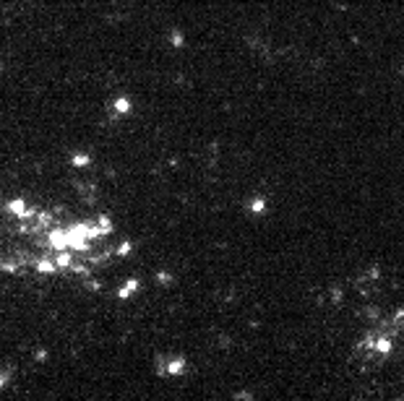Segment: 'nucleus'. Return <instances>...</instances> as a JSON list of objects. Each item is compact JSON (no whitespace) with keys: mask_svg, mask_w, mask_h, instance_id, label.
I'll list each match as a JSON object with an SVG mask.
<instances>
[{"mask_svg":"<svg viewBox=\"0 0 404 401\" xmlns=\"http://www.w3.org/2000/svg\"><path fill=\"white\" fill-rule=\"evenodd\" d=\"M138 289V281L136 279H131V281H125L123 286H120V292H118V297H120V300H128V297L133 294Z\"/></svg>","mask_w":404,"mask_h":401,"instance_id":"3","label":"nucleus"},{"mask_svg":"<svg viewBox=\"0 0 404 401\" xmlns=\"http://www.w3.org/2000/svg\"><path fill=\"white\" fill-rule=\"evenodd\" d=\"M170 42L175 44V47H180V44H183V34H180V31H172V34H170Z\"/></svg>","mask_w":404,"mask_h":401,"instance_id":"9","label":"nucleus"},{"mask_svg":"<svg viewBox=\"0 0 404 401\" xmlns=\"http://www.w3.org/2000/svg\"><path fill=\"white\" fill-rule=\"evenodd\" d=\"M131 248H133L131 243H120L118 248H115V256H128V253H131Z\"/></svg>","mask_w":404,"mask_h":401,"instance_id":"8","label":"nucleus"},{"mask_svg":"<svg viewBox=\"0 0 404 401\" xmlns=\"http://www.w3.org/2000/svg\"><path fill=\"white\" fill-rule=\"evenodd\" d=\"M0 266H3V261H0Z\"/></svg>","mask_w":404,"mask_h":401,"instance_id":"11","label":"nucleus"},{"mask_svg":"<svg viewBox=\"0 0 404 401\" xmlns=\"http://www.w3.org/2000/svg\"><path fill=\"white\" fill-rule=\"evenodd\" d=\"M250 211L253 214H263V211H266V201H263V198H253L250 201Z\"/></svg>","mask_w":404,"mask_h":401,"instance_id":"7","label":"nucleus"},{"mask_svg":"<svg viewBox=\"0 0 404 401\" xmlns=\"http://www.w3.org/2000/svg\"><path fill=\"white\" fill-rule=\"evenodd\" d=\"M186 368H188L186 357H170V360H159L157 362V370L162 375H183Z\"/></svg>","mask_w":404,"mask_h":401,"instance_id":"1","label":"nucleus"},{"mask_svg":"<svg viewBox=\"0 0 404 401\" xmlns=\"http://www.w3.org/2000/svg\"><path fill=\"white\" fill-rule=\"evenodd\" d=\"M97 224H99V229H102V235H105V237L112 232V219H110V216H105V214L97 216Z\"/></svg>","mask_w":404,"mask_h":401,"instance_id":"5","label":"nucleus"},{"mask_svg":"<svg viewBox=\"0 0 404 401\" xmlns=\"http://www.w3.org/2000/svg\"><path fill=\"white\" fill-rule=\"evenodd\" d=\"M115 112H118V115H128L131 112V99L118 97V99H115Z\"/></svg>","mask_w":404,"mask_h":401,"instance_id":"4","label":"nucleus"},{"mask_svg":"<svg viewBox=\"0 0 404 401\" xmlns=\"http://www.w3.org/2000/svg\"><path fill=\"white\" fill-rule=\"evenodd\" d=\"M8 211H10V214H13L16 219L21 222V219H26V216H29L34 209H31V206H26V201H24V198H13V201L8 203Z\"/></svg>","mask_w":404,"mask_h":401,"instance_id":"2","label":"nucleus"},{"mask_svg":"<svg viewBox=\"0 0 404 401\" xmlns=\"http://www.w3.org/2000/svg\"><path fill=\"white\" fill-rule=\"evenodd\" d=\"M0 71H3V65H0Z\"/></svg>","mask_w":404,"mask_h":401,"instance_id":"10","label":"nucleus"},{"mask_svg":"<svg viewBox=\"0 0 404 401\" xmlns=\"http://www.w3.org/2000/svg\"><path fill=\"white\" fill-rule=\"evenodd\" d=\"M71 164L73 167H89L91 164V156L89 154H73L71 156Z\"/></svg>","mask_w":404,"mask_h":401,"instance_id":"6","label":"nucleus"}]
</instances>
